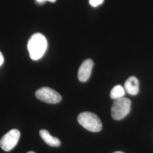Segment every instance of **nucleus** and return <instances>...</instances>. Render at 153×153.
Here are the masks:
<instances>
[{
  "instance_id": "f257e3e1",
  "label": "nucleus",
  "mask_w": 153,
  "mask_h": 153,
  "mask_svg": "<svg viewBox=\"0 0 153 153\" xmlns=\"http://www.w3.org/2000/svg\"><path fill=\"white\" fill-rule=\"evenodd\" d=\"M47 48V41L41 33H35L28 41L27 49L30 58L38 60L42 57Z\"/></svg>"
},
{
  "instance_id": "f03ea898",
  "label": "nucleus",
  "mask_w": 153,
  "mask_h": 153,
  "mask_svg": "<svg viewBox=\"0 0 153 153\" xmlns=\"http://www.w3.org/2000/svg\"><path fill=\"white\" fill-rule=\"evenodd\" d=\"M77 120L79 124L88 131L98 132L102 128V124L98 116L90 112H83L78 115Z\"/></svg>"
},
{
  "instance_id": "7ed1b4c3",
  "label": "nucleus",
  "mask_w": 153,
  "mask_h": 153,
  "mask_svg": "<svg viewBox=\"0 0 153 153\" xmlns=\"http://www.w3.org/2000/svg\"><path fill=\"white\" fill-rule=\"evenodd\" d=\"M131 108V102L126 98L115 99L111 108V116L116 120H120L128 115Z\"/></svg>"
},
{
  "instance_id": "20e7f679",
  "label": "nucleus",
  "mask_w": 153,
  "mask_h": 153,
  "mask_svg": "<svg viewBox=\"0 0 153 153\" xmlns=\"http://www.w3.org/2000/svg\"><path fill=\"white\" fill-rule=\"evenodd\" d=\"M35 96L39 100L49 104H57L62 99L59 93L48 87L39 88L35 92Z\"/></svg>"
},
{
  "instance_id": "39448f33",
  "label": "nucleus",
  "mask_w": 153,
  "mask_h": 153,
  "mask_svg": "<svg viewBox=\"0 0 153 153\" xmlns=\"http://www.w3.org/2000/svg\"><path fill=\"white\" fill-rule=\"evenodd\" d=\"M20 131L16 129H11L1 138L0 146L5 152H10L16 146L20 138Z\"/></svg>"
},
{
  "instance_id": "423d86ee",
  "label": "nucleus",
  "mask_w": 153,
  "mask_h": 153,
  "mask_svg": "<svg viewBox=\"0 0 153 153\" xmlns=\"http://www.w3.org/2000/svg\"><path fill=\"white\" fill-rule=\"evenodd\" d=\"M93 66V61L91 59L85 60L80 66L78 78L81 82H86L90 78Z\"/></svg>"
},
{
  "instance_id": "0eeeda50",
  "label": "nucleus",
  "mask_w": 153,
  "mask_h": 153,
  "mask_svg": "<svg viewBox=\"0 0 153 153\" xmlns=\"http://www.w3.org/2000/svg\"><path fill=\"white\" fill-rule=\"evenodd\" d=\"M124 88L126 91L131 95H137L139 91V82L135 76H130L125 83Z\"/></svg>"
},
{
  "instance_id": "6e6552de",
  "label": "nucleus",
  "mask_w": 153,
  "mask_h": 153,
  "mask_svg": "<svg viewBox=\"0 0 153 153\" xmlns=\"http://www.w3.org/2000/svg\"><path fill=\"white\" fill-rule=\"evenodd\" d=\"M41 138L47 145L52 147H59L61 145L60 141L57 137L52 136L48 131L42 129L39 131Z\"/></svg>"
},
{
  "instance_id": "1a4fd4ad",
  "label": "nucleus",
  "mask_w": 153,
  "mask_h": 153,
  "mask_svg": "<svg viewBox=\"0 0 153 153\" xmlns=\"http://www.w3.org/2000/svg\"><path fill=\"white\" fill-rule=\"evenodd\" d=\"M125 95L124 88L121 85H116L115 87L112 88L110 93V97L113 99L123 98Z\"/></svg>"
},
{
  "instance_id": "9d476101",
  "label": "nucleus",
  "mask_w": 153,
  "mask_h": 153,
  "mask_svg": "<svg viewBox=\"0 0 153 153\" xmlns=\"http://www.w3.org/2000/svg\"><path fill=\"white\" fill-rule=\"evenodd\" d=\"M104 0H89V2L90 5L93 7H97L98 6L102 4Z\"/></svg>"
},
{
  "instance_id": "9b49d317",
  "label": "nucleus",
  "mask_w": 153,
  "mask_h": 153,
  "mask_svg": "<svg viewBox=\"0 0 153 153\" xmlns=\"http://www.w3.org/2000/svg\"><path fill=\"white\" fill-rule=\"evenodd\" d=\"M56 0H35V1L39 4H43L45 1H49L51 2H55Z\"/></svg>"
},
{
  "instance_id": "f8f14e48",
  "label": "nucleus",
  "mask_w": 153,
  "mask_h": 153,
  "mask_svg": "<svg viewBox=\"0 0 153 153\" xmlns=\"http://www.w3.org/2000/svg\"><path fill=\"white\" fill-rule=\"evenodd\" d=\"M4 62V56L2 55V53H1V52L0 51V66H1L3 64Z\"/></svg>"
},
{
  "instance_id": "ddd939ff",
  "label": "nucleus",
  "mask_w": 153,
  "mask_h": 153,
  "mask_svg": "<svg viewBox=\"0 0 153 153\" xmlns=\"http://www.w3.org/2000/svg\"><path fill=\"white\" fill-rule=\"evenodd\" d=\"M124 153V152H115L114 153Z\"/></svg>"
},
{
  "instance_id": "4468645a",
  "label": "nucleus",
  "mask_w": 153,
  "mask_h": 153,
  "mask_svg": "<svg viewBox=\"0 0 153 153\" xmlns=\"http://www.w3.org/2000/svg\"><path fill=\"white\" fill-rule=\"evenodd\" d=\"M35 153V152H28V153Z\"/></svg>"
}]
</instances>
